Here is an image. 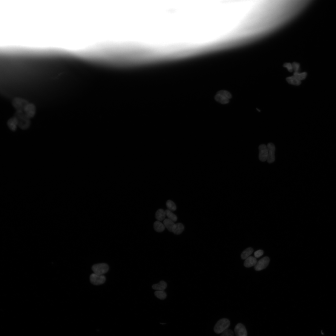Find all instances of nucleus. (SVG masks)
<instances>
[{"mask_svg": "<svg viewBox=\"0 0 336 336\" xmlns=\"http://www.w3.org/2000/svg\"><path fill=\"white\" fill-rule=\"evenodd\" d=\"M14 116L16 118L18 126L21 129L23 130L26 129L30 125V119L26 115L24 111L16 110L14 114Z\"/></svg>", "mask_w": 336, "mask_h": 336, "instance_id": "obj_1", "label": "nucleus"}, {"mask_svg": "<svg viewBox=\"0 0 336 336\" xmlns=\"http://www.w3.org/2000/svg\"><path fill=\"white\" fill-rule=\"evenodd\" d=\"M230 324V321L228 319H221L215 324L214 328V331L217 334L222 333L228 329Z\"/></svg>", "mask_w": 336, "mask_h": 336, "instance_id": "obj_2", "label": "nucleus"}, {"mask_svg": "<svg viewBox=\"0 0 336 336\" xmlns=\"http://www.w3.org/2000/svg\"><path fill=\"white\" fill-rule=\"evenodd\" d=\"M231 98V95L230 93L225 90H221L219 92L215 97L216 101L223 104L228 103L229 99Z\"/></svg>", "mask_w": 336, "mask_h": 336, "instance_id": "obj_3", "label": "nucleus"}, {"mask_svg": "<svg viewBox=\"0 0 336 336\" xmlns=\"http://www.w3.org/2000/svg\"><path fill=\"white\" fill-rule=\"evenodd\" d=\"M29 103V102L26 99L19 97L14 98L12 101L13 106L17 110L24 111Z\"/></svg>", "mask_w": 336, "mask_h": 336, "instance_id": "obj_4", "label": "nucleus"}, {"mask_svg": "<svg viewBox=\"0 0 336 336\" xmlns=\"http://www.w3.org/2000/svg\"><path fill=\"white\" fill-rule=\"evenodd\" d=\"M109 269L108 265L104 263L94 265L92 267L94 273L99 275H103L106 273L108 271Z\"/></svg>", "mask_w": 336, "mask_h": 336, "instance_id": "obj_5", "label": "nucleus"}, {"mask_svg": "<svg viewBox=\"0 0 336 336\" xmlns=\"http://www.w3.org/2000/svg\"><path fill=\"white\" fill-rule=\"evenodd\" d=\"M90 280L93 284L99 285L105 282L106 278L103 275H99L94 273L90 275Z\"/></svg>", "mask_w": 336, "mask_h": 336, "instance_id": "obj_6", "label": "nucleus"}, {"mask_svg": "<svg viewBox=\"0 0 336 336\" xmlns=\"http://www.w3.org/2000/svg\"><path fill=\"white\" fill-rule=\"evenodd\" d=\"M259 159L263 162L267 160L268 151L267 146L265 144L260 145L259 147Z\"/></svg>", "mask_w": 336, "mask_h": 336, "instance_id": "obj_7", "label": "nucleus"}, {"mask_svg": "<svg viewBox=\"0 0 336 336\" xmlns=\"http://www.w3.org/2000/svg\"><path fill=\"white\" fill-rule=\"evenodd\" d=\"M270 260L268 257H265L261 259L257 262L255 266V269L257 271H260L264 269L268 265Z\"/></svg>", "mask_w": 336, "mask_h": 336, "instance_id": "obj_8", "label": "nucleus"}, {"mask_svg": "<svg viewBox=\"0 0 336 336\" xmlns=\"http://www.w3.org/2000/svg\"><path fill=\"white\" fill-rule=\"evenodd\" d=\"M267 147L268 151L267 161L269 163H271L274 162L275 159V148L274 144L271 143H268Z\"/></svg>", "mask_w": 336, "mask_h": 336, "instance_id": "obj_9", "label": "nucleus"}, {"mask_svg": "<svg viewBox=\"0 0 336 336\" xmlns=\"http://www.w3.org/2000/svg\"><path fill=\"white\" fill-rule=\"evenodd\" d=\"M24 111L26 115L29 118L33 117L35 115L36 107L35 105L32 103H29L25 107Z\"/></svg>", "mask_w": 336, "mask_h": 336, "instance_id": "obj_10", "label": "nucleus"}, {"mask_svg": "<svg viewBox=\"0 0 336 336\" xmlns=\"http://www.w3.org/2000/svg\"><path fill=\"white\" fill-rule=\"evenodd\" d=\"M234 332L237 336H247L248 335L245 326L240 323H238L236 326Z\"/></svg>", "mask_w": 336, "mask_h": 336, "instance_id": "obj_11", "label": "nucleus"}, {"mask_svg": "<svg viewBox=\"0 0 336 336\" xmlns=\"http://www.w3.org/2000/svg\"><path fill=\"white\" fill-rule=\"evenodd\" d=\"M257 262L256 257L250 256L246 259L244 263V266L247 268L255 266Z\"/></svg>", "mask_w": 336, "mask_h": 336, "instance_id": "obj_12", "label": "nucleus"}, {"mask_svg": "<svg viewBox=\"0 0 336 336\" xmlns=\"http://www.w3.org/2000/svg\"><path fill=\"white\" fill-rule=\"evenodd\" d=\"M7 125L13 131L16 130L18 125V123L16 118L13 116L10 118L7 122Z\"/></svg>", "mask_w": 336, "mask_h": 336, "instance_id": "obj_13", "label": "nucleus"}, {"mask_svg": "<svg viewBox=\"0 0 336 336\" xmlns=\"http://www.w3.org/2000/svg\"><path fill=\"white\" fill-rule=\"evenodd\" d=\"M184 229V226L182 224L178 223L175 224L172 229V232L176 234H180L183 232Z\"/></svg>", "mask_w": 336, "mask_h": 336, "instance_id": "obj_14", "label": "nucleus"}, {"mask_svg": "<svg viewBox=\"0 0 336 336\" xmlns=\"http://www.w3.org/2000/svg\"><path fill=\"white\" fill-rule=\"evenodd\" d=\"M167 283L164 281H161L159 283L155 284L152 286V288L158 291H164L167 287Z\"/></svg>", "mask_w": 336, "mask_h": 336, "instance_id": "obj_15", "label": "nucleus"}, {"mask_svg": "<svg viewBox=\"0 0 336 336\" xmlns=\"http://www.w3.org/2000/svg\"><path fill=\"white\" fill-rule=\"evenodd\" d=\"M286 79L288 83L291 85L298 86L301 83V81L297 79L294 76L288 77Z\"/></svg>", "mask_w": 336, "mask_h": 336, "instance_id": "obj_16", "label": "nucleus"}, {"mask_svg": "<svg viewBox=\"0 0 336 336\" xmlns=\"http://www.w3.org/2000/svg\"><path fill=\"white\" fill-rule=\"evenodd\" d=\"M163 224L169 231L172 232V229L175 225L174 222L168 219H166L164 220Z\"/></svg>", "mask_w": 336, "mask_h": 336, "instance_id": "obj_17", "label": "nucleus"}, {"mask_svg": "<svg viewBox=\"0 0 336 336\" xmlns=\"http://www.w3.org/2000/svg\"><path fill=\"white\" fill-rule=\"evenodd\" d=\"M166 216L165 211L162 209H159L155 214V217L159 221L164 220Z\"/></svg>", "mask_w": 336, "mask_h": 336, "instance_id": "obj_18", "label": "nucleus"}, {"mask_svg": "<svg viewBox=\"0 0 336 336\" xmlns=\"http://www.w3.org/2000/svg\"><path fill=\"white\" fill-rule=\"evenodd\" d=\"M154 228L155 230L158 232H161L165 229V227L160 221L155 222L154 223Z\"/></svg>", "mask_w": 336, "mask_h": 336, "instance_id": "obj_19", "label": "nucleus"}, {"mask_svg": "<svg viewBox=\"0 0 336 336\" xmlns=\"http://www.w3.org/2000/svg\"><path fill=\"white\" fill-rule=\"evenodd\" d=\"M253 252V249L251 248H248L245 250L242 253L241 257L242 259L245 260L250 257Z\"/></svg>", "mask_w": 336, "mask_h": 336, "instance_id": "obj_20", "label": "nucleus"}, {"mask_svg": "<svg viewBox=\"0 0 336 336\" xmlns=\"http://www.w3.org/2000/svg\"><path fill=\"white\" fill-rule=\"evenodd\" d=\"M166 216L168 219L174 222H176L177 220V216L174 214L171 211L169 210H167L165 211Z\"/></svg>", "mask_w": 336, "mask_h": 336, "instance_id": "obj_21", "label": "nucleus"}, {"mask_svg": "<svg viewBox=\"0 0 336 336\" xmlns=\"http://www.w3.org/2000/svg\"><path fill=\"white\" fill-rule=\"evenodd\" d=\"M154 294L157 298L161 300H164L167 297V294L164 291L157 290L155 291Z\"/></svg>", "mask_w": 336, "mask_h": 336, "instance_id": "obj_22", "label": "nucleus"}, {"mask_svg": "<svg viewBox=\"0 0 336 336\" xmlns=\"http://www.w3.org/2000/svg\"><path fill=\"white\" fill-rule=\"evenodd\" d=\"M294 76L297 79L301 81L305 79L307 76V73L306 72L299 73L298 72H294Z\"/></svg>", "mask_w": 336, "mask_h": 336, "instance_id": "obj_23", "label": "nucleus"}, {"mask_svg": "<svg viewBox=\"0 0 336 336\" xmlns=\"http://www.w3.org/2000/svg\"><path fill=\"white\" fill-rule=\"evenodd\" d=\"M166 206L168 210L171 211H175L176 210L177 207L173 201L168 200L166 202Z\"/></svg>", "mask_w": 336, "mask_h": 336, "instance_id": "obj_24", "label": "nucleus"}, {"mask_svg": "<svg viewBox=\"0 0 336 336\" xmlns=\"http://www.w3.org/2000/svg\"><path fill=\"white\" fill-rule=\"evenodd\" d=\"M221 334L220 336H234L233 331L228 329Z\"/></svg>", "mask_w": 336, "mask_h": 336, "instance_id": "obj_25", "label": "nucleus"}, {"mask_svg": "<svg viewBox=\"0 0 336 336\" xmlns=\"http://www.w3.org/2000/svg\"><path fill=\"white\" fill-rule=\"evenodd\" d=\"M264 252L262 250H258L254 253V256L255 257L258 258L261 256H262Z\"/></svg>", "mask_w": 336, "mask_h": 336, "instance_id": "obj_26", "label": "nucleus"}, {"mask_svg": "<svg viewBox=\"0 0 336 336\" xmlns=\"http://www.w3.org/2000/svg\"><path fill=\"white\" fill-rule=\"evenodd\" d=\"M284 67L287 68L288 71L290 72H292L293 70L292 65L290 64H286L285 65Z\"/></svg>", "mask_w": 336, "mask_h": 336, "instance_id": "obj_27", "label": "nucleus"}, {"mask_svg": "<svg viewBox=\"0 0 336 336\" xmlns=\"http://www.w3.org/2000/svg\"><path fill=\"white\" fill-rule=\"evenodd\" d=\"M292 65L293 70H294L295 72H298L299 69L300 65L299 64L297 63H294Z\"/></svg>", "mask_w": 336, "mask_h": 336, "instance_id": "obj_28", "label": "nucleus"}, {"mask_svg": "<svg viewBox=\"0 0 336 336\" xmlns=\"http://www.w3.org/2000/svg\"></svg>", "mask_w": 336, "mask_h": 336, "instance_id": "obj_29", "label": "nucleus"}]
</instances>
